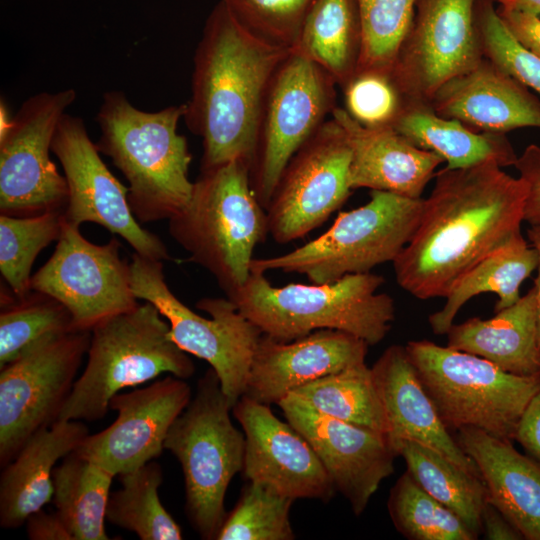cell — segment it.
Returning <instances> with one entry per match:
<instances>
[{
    "instance_id": "83f0119b",
    "label": "cell",
    "mask_w": 540,
    "mask_h": 540,
    "mask_svg": "<svg viewBox=\"0 0 540 540\" xmlns=\"http://www.w3.org/2000/svg\"><path fill=\"white\" fill-rule=\"evenodd\" d=\"M393 128L415 146L436 153L450 169L484 162L504 168L518 158L506 134L474 130L437 114L428 102L407 100Z\"/></svg>"
},
{
    "instance_id": "74e56055",
    "label": "cell",
    "mask_w": 540,
    "mask_h": 540,
    "mask_svg": "<svg viewBox=\"0 0 540 540\" xmlns=\"http://www.w3.org/2000/svg\"><path fill=\"white\" fill-rule=\"evenodd\" d=\"M295 500L249 481L219 529L217 540H293L289 512Z\"/></svg>"
},
{
    "instance_id": "8fae6325",
    "label": "cell",
    "mask_w": 540,
    "mask_h": 540,
    "mask_svg": "<svg viewBox=\"0 0 540 540\" xmlns=\"http://www.w3.org/2000/svg\"><path fill=\"white\" fill-rule=\"evenodd\" d=\"M335 80L295 48L280 62L266 89L250 166L252 189L266 209L293 155L336 109Z\"/></svg>"
},
{
    "instance_id": "f1b7e54d",
    "label": "cell",
    "mask_w": 540,
    "mask_h": 540,
    "mask_svg": "<svg viewBox=\"0 0 540 540\" xmlns=\"http://www.w3.org/2000/svg\"><path fill=\"white\" fill-rule=\"evenodd\" d=\"M538 254L521 232L488 254L467 271L445 296L443 307L431 314L429 325L436 335H445L460 309L483 293L498 295L495 312L517 302L522 283L537 269Z\"/></svg>"
},
{
    "instance_id": "bcb514c9",
    "label": "cell",
    "mask_w": 540,
    "mask_h": 540,
    "mask_svg": "<svg viewBox=\"0 0 540 540\" xmlns=\"http://www.w3.org/2000/svg\"><path fill=\"white\" fill-rule=\"evenodd\" d=\"M25 523L27 536L31 540H74L56 511L47 513L41 509L32 513Z\"/></svg>"
},
{
    "instance_id": "f6af8a7d",
    "label": "cell",
    "mask_w": 540,
    "mask_h": 540,
    "mask_svg": "<svg viewBox=\"0 0 540 540\" xmlns=\"http://www.w3.org/2000/svg\"><path fill=\"white\" fill-rule=\"evenodd\" d=\"M515 440L530 457L540 463V390L525 410Z\"/></svg>"
},
{
    "instance_id": "1f68e13d",
    "label": "cell",
    "mask_w": 540,
    "mask_h": 540,
    "mask_svg": "<svg viewBox=\"0 0 540 540\" xmlns=\"http://www.w3.org/2000/svg\"><path fill=\"white\" fill-rule=\"evenodd\" d=\"M398 456L407 472L428 494L447 507L479 537L481 517L487 501L483 480L437 451L414 441H403Z\"/></svg>"
},
{
    "instance_id": "b9f144b4",
    "label": "cell",
    "mask_w": 540,
    "mask_h": 540,
    "mask_svg": "<svg viewBox=\"0 0 540 540\" xmlns=\"http://www.w3.org/2000/svg\"><path fill=\"white\" fill-rule=\"evenodd\" d=\"M234 17L260 38L286 48L297 42L315 0H220Z\"/></svg>"
},
{
    "instance_id": "836d02e7",
    "label": "cell",
    "mask_w": 540,
    "mask_h": 540,
    "mask_svg": "<svg viewBox=\"0 0 540 540\" xmlns=\"http://www.w3.org/2000/svg\"><path fill=\"white\" fill-rule=\"evenodd\" d=\"M291 393L320 413L386 436V420L366 363L306 383Z\"/></svg>"
},
{
    "instance_id": "4fadbf2b",
    "label": "cell",
    "mask_w": 540,
    "mask_h": 540,
    "mask_svg": "<svg viewBox=\"0 0 540 540\" xmlns=\"http://www.w3.org/2000/svg\"><path fill=\"white\" fill-rule=\"evenodd\" d=\"M90 339V330H74L42 342L0 369L1 467L32 435L58 420Z\"/></svg>"
},
{
    "instance_id": "d6a6232c",
    "label": "cell",
    "mask_w": 540,
    "mask_h": 540,
    "mask_svg": "<svg viewBox=\"0 0 540 540\" xmlns=\"http://www.w3.org/2000/svg\"><path fill=\"white\" fill-rule=\"evenodd\" d=\"M121 487L109 496L106 520L141 540H181L182 530L159 498L162 467L152 460L118 475Z\"/></svg>"
},
{
    "instance_id": "30bf717a",
    "label": "cell",
    "mask_w": 540,
    "mask_h": 540,
    "mask_svg": "<svg viewBox=\"0 0 540 540\" xmlns=\"http://www.w3.org/2000/svg\"><path fill=\"white\" fill-rule=\"evenodd\" d=\"M130 271L136 298L158 308L169 322L171 339L183 351L209 363L233 408L246 392L262 331L228 298H203L196 303L210 318L195 313L170 290L163 261L134 252Z\"/></svg>"
},
{
    "instance_id": "d4e9b609",
    "label": "cell",
    "mask_w": 540,
    "mask_h": 540,
    "mask_svg": "<svg viewBox=\"0 0 540 540\" xmlns=\"http://www.w3.org/2000/svg\"><path fill=\"white\" fill-rule=\"evenodd\" d=\"M457 443L474 461L495 506L525 540H540V463L512 442L480 429L461 428Z\"/></svg>"
},
{
    "instance_id": "52a82bcc",
    "label": "cell",
    "mask_w": 540,
    "mask_h": 540,
    "mask_svg": "<svg viewBox=\"0 0 540 540\" xmlns=\"http://www.w3.org/2000/svg\"><path fill=\"white\" fill-rule=\"evenodd\" d=\"M230 410L210 367L164 441V449L177 458L183 471L188 521L205 540L216 538L227 515V488L243 469L245 436L233 425Z\"/></svg>"
},
{
    "instance_id": "6da1fadb",
    "label": "cell",
    "mask_w": 540,
    "mask_h": 540,
    "mask_svg": "<svg viewBox=\"0 0 540 540\" xmlns=\"http://www.w3.org/2000/svg\"><path fill=\"white\" fill-rule=\"evenodd\" d=\"M418 225L393 261L415 298H445L475 264L521 232L526 185L495 162L436 172Z\"/></svg>"
},
{
    "instance_id": "ac0fdd59",
    "label": "cell",
    "mask_w": 540,
    "mask_h": 540,
    "mask_svg": "<svg viewBox=\"0 0 540 540\" xmlns=\"http://www.w3.org/2000/svg\"><path fill=\"white\" fill-rule=\"evenodd\" d=\"M192 398L190 385L168 374L151 384L115 394L109 409L117 411L110 426L89 434L74 451L114 476L158 458L176 418Z\"/></svg>"
},
{
    "instance_id": "c3c4849f",
    "label": "cell",
    "mask_w": 540,
    "mask_h": 540,
    "mask_svg": "<svg viewBox=\"0 0 540 540\" xmlns=\"http://www.w3.org/2000/svg\"><path fill=\"white\" fill-rule=\"evenodd\" d=\"M527 238L538 254L537 276L534 281V292L537 305L538 324L540 331V226H530L527 230Z\"/></svg>"
},
{
    "instance_id": "e0dca14e",
    "label": "cell",
    "mask_w": 540,
    "mask_h": 540,
    "mask_svg": "<svg viewBox=\"0 0 540 540\" xmlns=\"http://www.w3.org/2000/svg\"><path fill=\"white\" fill-rule=\"evenodd\" d=\"M477 0H417L391 75L407 100L430 103L450 79L482 59Z\"/></svg>"
},
{
    "instance_id": "4dcf8cb0",
    "label": "cell",
    "mask_w": 540,
    "mask_h": 540,
    "mask_svg": "<svg viewBox=\"0 0 540 540\" xmlns=\"http://www.w3.org/2000/svg\"><path fill=\"white\" fill-rule=\"evenodd\" d=\"M115 476L74 452L53 471V502L74 540H108L105 531Z\"/></svg>"
},
{
    "instance_id": "44dd1931",
    "label": "cell",
    "mask_w": 540,
    "mask_h": 540,
    "mask_svg": "<svg viewBox=\"0 0 540 540\" xmlns=\"http://www.w3.org/2000/svg\"><path fill=\"white\" fill-rule=\"evenodd\" d=\"M368 344L350 333L320 329L289 342L262 335L244 395L278 404L296 388L365 362Z\"/></svg>"
},
{
    "instance_id": "8992f818",
    "label": "cell",
    "mask_w": 540,
    "mask_h": 540,
    "mask_svg": "<svg viewBox=\"0 0 540 540\" xmlns=\"http://www.w3.org/2000/svg\"><path fill=\"white\" fill-rule=\"evenodd\" d=\"M87 355L58 420L102 419L123 389L162 374L188 379L195 372L188 353L171 339L169 322L148 301L96 324Z\"/></svg>"
},
{
    "instance_id": "ee69618b",
    "label": "cell",
    "mask_w": 540,
    "mask_h": 540,
    "mask_svg": "<svg viewBox=\"0 0 540 540\" xmlns=\"http://www.w3.org/2000/svg\"><path fill=\"white\" fill-rule=\"evenodd\" d=\"M497 12L515 39L540 57V16L499 6Z\"/></svg>"
},
{
    "instance_id": "9c48e42d",
    "label": "cell",
    "mask_w": 540,
    "mask_h": 540,
    "mask_svg": "<svg viewBox=\"0 0 540 540\" xmlns=\"http://www.w3.org/2000/svg\"><path fill=\"white\" fill-rule=\"evenodd\" d=\"M423 198L371 190L364 205L339 213L323 234L290 252L254 258L251 271L305 275L312 283L334 282L392 262L411 239Z\"/></svg>"
},
{
    "instance_id": "ffe728a7",
    "label": "cell",
    "mask_w": 540,
    "mask_h": 540,
    "mask_svg": "<svg viewBox=\"0 0 540 540\" xmlns=\"http://www.w3.org/2000/svg\"><path fill=\"white\" fill-rule=\"evenodd\" d=\"M245 436L242 473L279 494L329 501L337 492L311 444L269 405L243 395L232 408Z\"/></svg>"
},
{
    "instance_id": "e575fe53",
    "label": "cell",
    "mask_w": 540,
    "mask_h": 540,
    "mask_svg": "<svg viewBox=\"0 0 540 540\" xmlns=\"http://www.w3.org/2000/svg\"><path fill=\"white\" fill-rule=\"evenodd\" d=\"M74 330L68 309L46 294L34 291L2 305L0 369L42 342Z\"/></svg>"
},
{
    "instance_id": "7402d4cb",
    "label": "cell",
    "mask_w": 540,
    "mask_h": 540,
    "mask_svg": "<svg viewBox=\"0 0 540 540\" xmlns=\"http://www.w3.org/2000/svg\"><path fill=\"white\" fill-rule=\"evenodd\" d=\"M371 370L385 415L386 438L397 456L403 441H414L481 478L474 461L450 435L440 418L405 346L388 347Z\"/></svg>"
},
{
    "instance_id": "f546056e",
    "label": "cell",
    "mask_w": 540,
    "mask_h": 540,
    "mask_svg": "<svg viewBox=\"0 0 540 540\" xmlns=\"http://www.w3.org/2000/svg\"><path fill=\"white\" fill-rule=\"evenodd\" d=\"M361 45L356 0H315L293 48L324 69L342 88L357 71Z\"/></svg>"
},
{
    "instance_id": "7a4b0ae2",
    "label": "cell",
    "mask_w": 540,
    "mask_h": 540,
    "mask_svg": "<svg viewBox=\"0 0 540 540\" xmlns=\"http://www.w3.org/2000/svg\"><path fill=\"white\" fill-rule=\"evenodd\" d=\"M290 50L248 30L222 2L214 6L194 54L183 117L202 140L201 170L231 161L251 166L266 89Z\"/></svg>"
},
{
    "instance_id": "d590c367",
    "label": "cell",
    "mask_w": 540,
    "mask_h": 540,
    "mask_svg": "<svg viewBox=\"0 0 540 540\" xmlns=\"http://www.w3.org/2000/svg\"><path fill=\"white\" fill-rule=\"evenodd\" d=\"M388 512L396 530L409 540H475L465 522L422 489L405 471L390 490Z\"/></svg>"
},
{
    "instance_id": "5bb4252c",
    "label": "cell",
    "mask_w": 540,
    "mask_h": 540,
    "mask_svg": "<svg viewBox=\"0 0 540 540\" xmlns=\"http://www.w3.org/2000/svg\"><path fill=\"white\" fill-rule=\"evenodd\" d=\"M112 238L98 245L79 227L63 222L52 256L31 277V290L46 294L70 312L76 330H92L102 320L139 303L131 287L130 263Z\"/></svg>"
},
{
    "instance_id": "60d3db41",
    "label": "cell",
    "mask_w": 540,
    "mask_h": 540,
    "mask_svg": "<svg viewBox=\"0 0 540 540\" xmlns=\"http://www.w3.org/2000/svg\"><path fill=\"white\" fill-rule=\"evenodd\" d=\"M344 110L368 128L392 127L407 99L391 73L360 70L341 88Z\"/></svg>"
},
{
    "instance_id": "5b68a950",
    "label": "cell",
    "mask_w": 540,
    "mask_h": 540,
    "mask_svg": "<svg viewBox=\"0 0 540 540\" xmlns=\"http://www.w3.org/2000/svg\"><path fill=\"white\" fill-rule=\"evenodd\" d=\"M169 233L230 296L251 273L254 249L269 234L266 209L242 161L201 170L185 208L169 219Z\"/></svg>"
},
{
    "instance_id": "603a6c76",
    "label": "cell",
    "mask_w": 540,
    "mask_h": 540,
    "mask_svg": "<svg viewBox=\"0 0 540 540\" xmlns=\"http://www.w3.org/2000/svg\"><path fill=\"white\" fill-rule=\"evenodd\" d=\"M430 104L437 114L480 132L506 134L518 128H540L538 97L485 57L443 84Z\"/></svg>"
},
{
    "instance_id": "ab89813d",
    "label": "cell",
    "mask_w": 540,
    "mask_h": 540,
    "mask_svg": "<svg viewBox=\"0 0 540 540\" xmlns=\"http://www.w3.org/2000/svg\"><path fill=\"white\" fill-rule=\"evenodd\" d=\"M475 21L483 57L540 95V57L511 34L495 0H477Z\"/></svg>"
},
{
    "instance_id": "7c38bea8",
    "label": "cell",
    "mask_w": 540,
    "mask_h": 540,
    "mask_svg": "<svg viewBox=\"0 0 540 540\" xmlns=\"http://www.w3.org/2000/svg\"><path fill=\"white\" fill-rule=\"evenodd\" d=\"M74 89L40 92L9 117L1 101L0 212L15 217L62 212L68 188L50 158L56 128L76 99Z\"/></svg>"
},
{
    "instance_id": "484cf974",
    "label": "cell",
    "mask_w": 540,
    "mask_h": 540,
    "mask_svg": "<svg viewBox=\"0 0 540 540\" xmlns=\"http://www.w3.org/2000/svg\"><path fill=\"white\" fill-rule=\"evenodd\" d=\"M89 435L83 421L57 420L32 435L0 476V526L16 529L53 499V471Z\"/></svg>"
},
{
    "instance_id": "7bdbcfd3",
    "label": "cell",
    "mask_w": 540,
    "mask_h": 540,
    "mask_svg": "<svg viewBox=\"0 0 540 540\" xmlns=\"http://www.w3.org/2000/svg\"><path fill=\"white\" fill-rule=\"evenodd\" d=\"M514 167L526 185L524 221L540 226V146L528 145L518 156Z\"/></svg>"
},
{
    "instance_id": "ba28073f",
    "label": "cell",
    "mask_w": 540,
    "mask_h": 540,
    "mask_svg": "<svg viewBox=\"0 0 540 540\" xmlns=\"http://www.w3.org/2000/svg\"><path fill=\"white\" fill-rule=\"evenodd\" d=\"M405 348L448 429L476 428L515 441L521 418L540 390V375H515L428 340L409 341Z\"/></svg>"
},
{
    "instance_id": "cb8c5ba5",
    "label": "cell",
    "mask_w": 540,
    "mask_h": 540,
    "mask_svg": "<svg viewBox=\"0 0 540 540\" xmlns=\"http://www.w3.org/2000/svg\"><path fill=\"white\" fill-rule=\"evenodd\" d=\"M332 117L346 133L351 148L349 184L419 199L444 160L421 149L392 127L368 128L336 107Z\"/></svg>"
},
{
    "instance_id": "681fc988",
    "label": "cell",
    "mask_w": 540,
    "mask_h": 540,
    "mask_svg": "<svg viewBox=\"0 0 540 540\" xmlns=\"http://www.w3.org/2000/svg\"><path fill=\"white\" fill-rule=\"evenodd\" d=\"M504 9L540 16V0H495Z\"/></svg>"
},
{
    "instance_id": "d6986e66",
    "label": "cell",
    "mask_w": 540,
    "mask_h": 540,
    "mask_svg": "<svg viewBox=\"0 0 540 540\" xmlns=\"http://www.w3.org/2000/svg\"><path fill=\"white\" fill-rule=\"evenodd\" d=\"M277 405L311 444L336 491L360 516L381 482L394 472L397 455L386 436L324 415L293 393Z\"/></svg>"
},
{
    "instance_id": "277c9868",
    "label": "cell",
    "mask_w": 540,
    "mask_h": 540,
    "mask_svg": "<svg viewBox=\"0 0 540 540\" xmlns=\"http://www.w3.org/2000/svg\"><path fill=\"white\" fill-rule=\"evenodd\" d=\"M384 281L383 276L368 272L331 283L276 287L265 273L251 271L247 281L227 298L263 334L281 342L334 329L376 345L395 319L393 298L378 292Z\"/></svg>"
},
{
    "instance_id": "f35d334b",
    "label": "cell",
    "mask_w": 540,
    "mask_h": 540,
    "mask_svg": "<svg viewBox=\"0 0 540 540\" xmlns=\"http://www.w3.org/2000/svg\"><path fill=\"white\" fill-rule=\"evenodd\" d=\"M362 29L357 71L391 73L417 0H356Z\"/></svg>"
},
{
    "instance_id": "8d00e7d4",
    "label": "cell",
    "mask_w": 540,
    "mask_h": 540,
    "mask_svg": "<svg viewBox=\"0 0 540 540\" xmlns=\"http://www.w3.org/2000/svg\"><path fill=\"white\" fill-rule=\"evenodd\" d=\"M64 217L62 212L36 216H0V271L18 299L31 291L32 265L52 241L58 240Z\"/></svg>"
},
{
    "instance_id": "3957f363",
    "label": "cell",
    "mask_w": 540,
    "mask_h": 540,
    "mask_svg": "<svg viewBox=\"0 0 540 540\" xmlns=\"http://www.w3.org/2000/svg\"><path fill=\"white\" fill-rule=\"evenodd\" d=\"M185 103L156 112L135 107L124 92L109 91L96 115L100 153L108 156L128 182V202L140 223L171 219L188 204L192 154L178 133Z\"/></svg>"
},
{
    "instance_id": "7dc6e473",
    "label": "cell",
    "mask_w": 540,
    "mask_h": 540,
    "mask_svg": "<svg viewBox=\"0 0 540 540\" xmlns=\"http://www.w3.org/2000/svg\"><path fill=\"white\" fill-rule=\"evenodd\" d=\"M481 533L488 540H522V535L491 503L486 501L481 517Z\"/></svg>"
},
{
    "instance_id": "9a60e30c",
    "label": "cell",
    "mask_w": 540,
    "mask_h": 540,
    "mask_svg": "<svg viewBox=\"0 0 540 540\" xmlns=\"http://www.w3.org/2000/svg\"><path fill=\"white\" fill-rule=\"evenodd\" d=\"M351 148L345 131L332 117L293 155L266 208L274 241L289 243L306 236L350 196Z\"/></svg>"
},
{
    "instance_id": "4316f807",
    "label": "cell",
    "mask_w": 540,
    "mask_h": 540,
    "mask_svg": "<svg viewBox=\"0 0 540 540\" xmlns=\"http://www.w3.org/2000/svg\"><path fill=\"white\" fill-rule=\"evenodd\" d=\"M447 346L484 358L519 376L540 375V331L533 287L489 319L453 324Z\"/></svg>"
},
{
    "instance_id": "2e32d148",
    "label": "cell",
    "mask_w": 540,
    "mask_h": 540,
    "mask_svg": "<svg viewBox=\"0 0 540 540\" xmlns=\"http://www.w3.org/2000/svg\"><path fill=\"white\" fill-rule=\"evenodd\" d=\"M51 152L60 161L67 183L66 223L75 227L98 224L126 240L145 258L172 259L162 240L140 226L128 202V187L106 166L82 118L67 113L62 116Z\"/></svg>"
}]
</instances>
